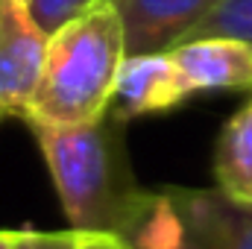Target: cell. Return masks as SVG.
Instances as JSON below:
<instances>
[{"label":"cell","instance_id":"obj_1","mask_svg":"<svg viewBox=\"0 0 252 249\" xmlns=\"http://www.w3.org/2000/svg\"><path fill=\"white\" fill-rule=\"evenodd\" d=\"M126 59L124 27L112 3H97L47 38L44 64L30 97L27 126H82L109 115Z\"/></svg>","mask_w":252,"mask_h":249},{"label":"cell","instance_id":"obj_2","mask_svg":"<svg viewBox=\"0 0 252 249\" xmlns=\"http://www.w3.org/2000/svg\"><path fill=\"white\" fill-rule=\"evenodd\" d=\"M109 115L82 126H30L50 167L73 232H106L129 241L153 205V193L126 185Z\"/></svg>","mask_w":252,"mask_h":249},{"label":"cell","instance_id":"obj_3","mask_svg":"<svg viewBox=\"0 0 252 249\" xmlns=\"http://www.w3.org/2000/svg\"><path fill=\"white\" fill-rule=\"evenodd\" d=\"M47 53V35L24 0H0V121L27 115Z\"/></svg>","mask_w":252,"mask_h":249},{"label":"cell","instance_id":"obj_4","mask_svg":"<svg viewBox=\"0 0 252 249\" xmlns=\"http://www.w3.org/2000/svg\"><path fill=\"white\" fill-rule=\"evenodd\" d=\"M124 27L126 56L164 53L188 41L193 27L217 6V0H106Z\"/></svg>","mask_w":252,"mask_h":249},{"label":"cell","instance_id":"obj_5","mask_svg":"<svg viewBox=\"0 0 252 249\" xmlns=\"http://www.w3.org/2000/svg\"><path fill=\"white\" fill-rule=\"evenodd\" d=\"M193 97L173 62L170 50L164 53H138L126 56L118 82H115V97H112V121L126 124L132 118L167 112L179 103Z\"/></svg>","mask_w":252,"mask_h":249},{"label":"cell","instance_id":"obj_6","mask_svg":"<svg viewBox=\"0 0 252 249\" xmlns=\"http://www.w3.org/2000/svg\"><path fill=\"white\" fill-rule=\"evenodd\" d=\"M185 223L190 249H252V208L220 190L170 193Z\"/></svg>","mask_w":252,"mask_h":249},{"label":"cell","instance_id":"obj_7","mask_svg":"<svg viewBox=\"0 0 252 249\" xmlns=\"http://www.w3.org/2000/svg\"><path fill=\"white\" fill-rule=\"evenodd\" d=\"M190 94L252 85V44L238 38H188L170 50Z\"/></svg>","mask_w":252,"mask_h":249},{"label":"cell","instance_id":"obj_8","mask_svg":"<svg viewBox=\"0 0 252 249\" xmlns=\"http://www.w3.org/2000/svg\"><path fill=\"white\" fill-rule=\"evenodd\" d=\"M214 176L223 196L252 208V97L244 109L229 118V124L220 132L214 153Z\"/></svg>","mask_w":252,"mask_h":249},{"label":"cell","instance_id":"obj_9","mask_svg":"<svg viewBox=\"0 0 252 249\" xmlns=\"http://www.w3.org/2000/svg\"><path fill=\"white\" fill-rule=\"evenodd\" d=\"M238 38L252 44V0H217V6L193 27L190 38Z\"/></svg>","mask_w":252,"mask_h":249},{"label":"cell","instance_id":"obj_10","mask_svg":"<svg viewBox=\"0 0 252 249\" xmlns=\"http://www.w3.org/2000/svg\"><path fill=\"white\" fill-rule=\"evenodd\" d=\"M32 21L38 24V30L50 38L53 32H59L70 21H76L79 15H85L88 9H94L103 0H24Z\"/></svg>","mask_w":252,"mask_h":249},{"label":"cell","instance_id":"obj_11","mask_svg":"<svg viewBox=\"0 0 252 249\" xmlns=\"http://www.w3.org/2000/svg\"><path fill=\"white\" fill-rule=\"evenodd\" d=\"M79 232H21L15 249H76Z\"/></svg>","mask_w":252,"mask_h":249},{"label":"cell","instance_id":"obj_12","mask_svg":"<svg viewBox=\"0 0 252 249\" xmlns=\"http://www.w3.org/2000/svg\"><path fill=\"white\" fill-rule=\"evenodd\" d=\"M76 249H135L129 241L118 235H106V232H79V244Z\"/></svg>","mask_w":252,"mask_h":249},{"label":"cell","instance_id":"obj_13","mask_svg":"<svg viewBox=\"0 0 252 249\" xmlns=\"http://www.w3.org/2000/svg\"><path fill=\"white\" fill-rule=\"evenodd\" d=\"M18 238H21V232L0 229V249H15V247H18Z\"/></svg>","mask_w":252,"mask_h":249}]
</instances>
